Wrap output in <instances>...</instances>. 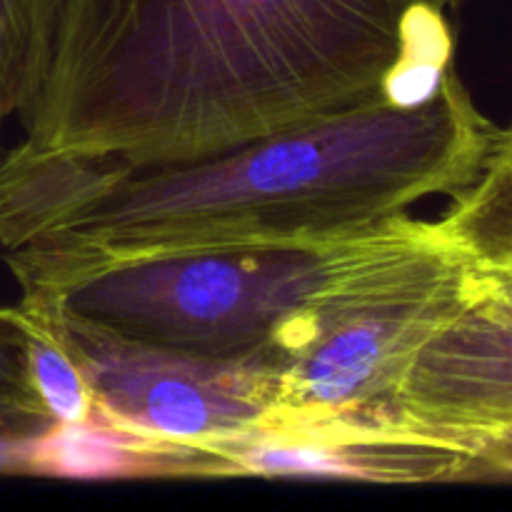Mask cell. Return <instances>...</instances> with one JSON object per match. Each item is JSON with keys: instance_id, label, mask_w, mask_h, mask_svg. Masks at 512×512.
<instances>
[{"instance_id": "cell-1", "label": "cell", "mask_w": 512, "mask_h": 512, "mask_svg": "<svg viewBox=\"0 0 512 512\" xmlns=\"http://www.w3.org/2000/svg\"><path fill=\"white\" fill-rule=\"evenodd\" d=\"M465 0H65L13 160H193L453 70Z\"/></svg>"}, {"instance_id": "cell-2", "label": "cell", "mask_w": 512, "mask_h": 512, "mask_svg": "<svg viewBox=\"0 0 512 512\" xmlns=\"http://www.w3.org/2000/svg\"><path fill=\"white\" fill-rule=\"evenodd\" d=\"M498 130L450 70L423 100L365 105L193 160L133 168L3 155L0 250L70 268L358 238L423 198L468 188Z\"/></svg>"}, {"instance_id": "cell-3", "label": "cell", "mask_w": 512, "mask_h": 512, "mask_svg": "<svg viewBox=\"0 0 512 512\" xmlns=\"http://www.w3.org/2000/svg\"><path fill=\"white\" fill-rule=\"evenodd\" d=\"M410 215L348 240L240 245L48 268L3 258L23 293L143 343L218 360H268L330 290L428 233Z\"/></svg>"}, {"instance_id": "cell-4", "label": "cell", "mask_w": 512, "mask_h": 512, "mask_svg": "<svg viewBox=\"0 0 512 512\" xmlns=\"http://www.w3.org/2000/svg\"><path fill=\"white\" fill-rule=\"evenodd\" d=\"M473 293V265L430 223L330 290L270 353L278 395L260 428L385 425L415 353Z\"/></svg>"}, {"instance_id": "cell-5", "label": "cell", "mask_w": 512, "mask_h": 512, "mask_svg": "<svg viewBox=\"0 0 512 512\" xmlns=\"http://www.w3.org/2000/svg\"><path fill=\"white\" fill-rule=\"evenodd\" d=\"M78 363L95 413L150 440L210 448L243 438L270 418L278 373L263 358L218 360L110 333L65 315L35 293Z\"/></svg>"}, {"instance_id": "cell-6", "label": "cell", "mask_w": 512, "mask_h": 512, "mask_svg": "<svg viewBox=\"0 0 512 512\" xmlns=\"http://www.w3.org/2000/svg\"><path fill=\"white\" fill-rule=\"evenodd\" d=\"M385 425L488 450L512 438V308L483 290L445 320L405 370Z\"/></svg>"}, {"instance_id": "cell-7", "label": "cell", "mask_w": 512, "mask_h": 512, "mask_svg": "<svg viewBox=\"0 0 512 512\" xmlns=\"http://www.w3.org/2000/svg\"><path fill=\"white\" fill-rule=\"evenodd\" d=\"M228 478H338L368 483H450L490 473L480 445L420 433L408 425L255 428L210 445Z\"/></svg>"}, {"instance_id": "cell-8", "label": "cell", "mask_w": 512, "mask_h": 512, "mask_svg": "<svg viewBox=\"0 0 512 512\" xmlns=\"http://www.w3.org/2000/svg\"><path fill=\"white\" fill-rule=\"evenodd\" d=\"M23 473L48 478H228L208 448L150 440L93 410L85 423H53L23 440Z\"/></svg>"}, {"instance_id": "cell-9", "label": "cell", "mask_w": 512, "mask_h": 512, "mask_svg": "<svg viewBox=\"0 0 512 512\" xmlns=\"http://www.w3.org/2000/svg\"><path fill=\"white\" fill-rule=\"evenodd\" d=\"M435 225L473 270L512 265V125L498 130L480 173Z\"/></svg>"}, {"instance_id": "cell-10", "label": "cell", "mask_w": 512, "mask_h": 512, "mask_svg": "<svg viewBox=\"0 0 512 512\" xmlns=\"http://www.w3.org/2000/svg\"><path fill=\"white\" fill-rule=\"evenodd\" d=\"M65 0H0V130L33 105Z\"/></svg>"}, {"instance_id": "cell-11", "label": "cell", "mask_w": 512, "mask_h": 512, "mask_svg": "<svg viewBox=\"0 0 512 512\" xmlns=\"http://www.w3.org/2000/svg\"><path fill=\"white\" fill-rule=\"evenodd\" d=\"M13 313L25 333L35 393L53 423H85L95 410L93 395L53 320L40 305L25 298L13 305Z\"/></svg>"}, {"instance_id": "cell-12", "label": "cell", "mask_w": 512, "mask_h": 512, "mask_svg": "<svg viewBox=\"0 0 512 512\" xmlns=\"http://www.w3.org/2000/svg\"><path fill=\"white\" fill-rule=\"evenodd\" d=\"M50 425L30 378L23 328L13 305H0V473H23V440Z\"/></svg>"}, {"instance_id": "cell-13", "label": "cell", "mask_w": 512, "mask_h": 512, "mask_svg": "<svg viewBox=\"0 0 512 512\" xmlns=\"http://www.w3.org/2000/svg\"><path fill=\"white\" fill-rule=\"evenodd\" d=\"M475 280L480 288L512 308V265L495 270H475Z\"/></svg>"}, {"instance_id": "cell-14", "label": "cell", "mask_w": 512, "mask_h": 512, "mask_svg": "<svg viewBox=\"0 0 512 512\" xmlns=\"http://www.w3.org/2000/svg\"><path fill=\"white\" fill-rule=\"evenodd\" d=\"M0 158H3V153H0Z\"/></svg>"}]
</instances>
